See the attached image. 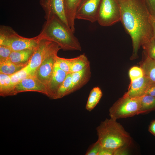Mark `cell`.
Listing matches in <instances>:
<instances>
[{"label": "cell", "mask_w": 155, "mask_h": 155, "mask_svg": "<svg viewBox=\"0 0 155 155\" xmlns=\"http://www.w3.org/2000/svg\"><path fill=\"white\" fill-rule=\"evenodd\" d=\"M60 49L59 45L55 43L35 73L34 77L46 88L53 71L58 52Z\"/></svg>", "instance_id": "obj_7"}, {"label": "cell", "mask_w": 155, "mask_h": 155, "mask_svg": "<svg viewBox=\"0 0 155 155\" xmlns=\"http://www.w3.org/2000/svg\"><path fill=\"white\" fill-rule=\"evenodd\" d=\"M101 0H82L77 9L76 19L94 23L97 21L98 11Z\"/></svg>", "instance_id": "obj_9"}, {"label": "cell", "mask_w": 155, "mask_h": 155, "mask_svg": "<svg viewBox=\"0 0 155 155\" xmlns=\"http://www.w3.org/2000/svg\"><path fill=\"white\" fill-rule=\"evenodd\" d=\"M103 95L101 89L98 86L94 87L90 91L86 102L85 108L91 111L98 103Z\"/></svg>", "instance_id": "obj_18"}, {"label": "cell", "mask_w": 155, "mask_h": 155, "mask_svg": "<svg viewBox=\"0 0 155 155\" xmlns=\"http://www.w3.org/2000/svg\"><path fill=\"white\" fill-rule=\"evenodd\" d=\"M155 109V96L145 94L141 97L139 114L149 113Z\"/></svg>", "instance_id": "obj_22"}, {"label": "cell", "mask_w": 155, "mask_h": 155, "mask_svg": "<svg viewBox=\"0 0 155 155\" xmlns=\"http://www.w3.org/2000/svg\"><path fill=\"white\" fill-rule=\"evenodd\" d=\"M74 33L55 15L46 20L37 36L39 40L46 39L56 43L64 51H81V44Z\"/></svg>", "instance_id": "obj_2"}, {"label": "cell", "mask_w": 155, "mask_h": 155, "mask_svg": "<svg viewBox=\"0 0 155 155\" xmlns=\"http://www.w3.org/2000/svg\"><path fill=\"white\" fill-rule=\"evenodd\" d=\"M26 66L16 64L11 61L9 58L0 60V73L11 75Z\"/></svg>", "instance_id": "obj_19"}, {"label": "cell", "mask_w": 155, "mask_h": 155, "mask_svg": "<svg viewBox=\"0 0 155 155\" xmlns=\"http://www.w3.org/2000/svg\"><path fill=\"white\" fill-rule=\"evenodd\" d=\"M39 3L44 11L46 20L56 15L69 27L65 14L63 0H39Z\"/></svg>", "instance_id": "obj_10"}, {"label": "cell", "mask_w": 155, "mask_h": 155, "mask_svg": "<svg viewBox=\"0 0 155 155\" xmlns=\"http://www.w3.org/2000/svg\"><path fill=\"white\" fill-rule=\"evenodd\" d=\"M121 22L132 39V57H136L141 46L153 38L151 14L145 0L119 1Z\"/></svg>", "instance_id": "obj_1"}, {"label": "cell", "mask_w": 155, "mask_h": 155, "mask_svg": "<svg viewBox=\"0 0 155 155\" xmlns=\"http://www.w3.org/2000/svg\"><path fill=\"white\" fill-rule=\"evenodd\" d=\"M124 0H119V1H123Z\"/></svg>", "instance_id": "obj_36"}, {"label": "cell", "mask_w": 155, "mask_h": 155, "mask_svg": "<svg viewBox=\"0 0 155 155\" xmlns=\"http://www.w3.org/2000/svg\"><path fill=\"white\" fill-rule=\"evenodd\" d=\"M121 11L119 0H101L97 21L103 26H112L121 21Z\"/></svg>", "instance_id": "obj_6"}, {"label": "cell", "mask_w": 155, "mask_h": 155, "mask_svg": "<svg viewBox=\"0 0 155 155\" xmlns=\"http://www.w3.org/2000/svg\"><path fill=\"white\" fill-rule=\"evenodd\" d=\"M71 80V73L67 74L65 80L59 89L55 99L61 98L69 94Z\"/></svg>", "instance_id": "obj_23"}, {"label": "cell", "mask_w": 155, "mask_h": 155, "mask_svg": "<svg viewBox=\"0 0 155 155\" xmlns=\"http://www.w3.org/2000/svg\"><path fill=\"white\" fill-rule=\"evenodd\" d=\"M102 146L97 140L90 145L85 153L86 155H98Z\"/></svg>", "instance_id": "obj_28"}, {"label": "cell", "mask_w": 155, "mask_h": 155, "mask_svg": "<svg viewBox=\"0 0 155 155\" xmlns=\"http://www.w3.org/2000/svg\"><path fill=\"white\" fill-rule=\"evenodd\" d=\"M127 148H123L114 150V155H126L128 154Z\"/></svg>", "instance_id": "obj_32"}, {"label": "cell", "mask_w": 155, "mask_h": 155, "mask_svg": "<svg viewBox=\"0 0 155 155\" xmlns=\"http://www.w3.org/2000/svg\"><path fill=\"white\" fill-rule=\"evenodd\" d=\"M56 63L61 70L67 74L71 73V58H62L57 56L56 58Z\"/></svg>", "instance_id": "obj_25"}, {"label": "cell", "mask_w": 155, "mask_h": 155, "mask_svg": "<svg viewBox=\"0 0 155 155\" xmlns=\"http://www.w3.org/2000/svg\"><path fill=\"white\" fill-rule=\"evenodd\" d=\"M141 97H130L123 96L109 109L110 118L116 120L139 115Z\"/></svg>", "instance_id": "obj_5"}, {"label": "cell", "mask_w": 155, "mask_h": 155, "mask_svg": "<svg viewBox=\"0 0 155 155\" xmlns=\"http://www.w3.org/2000/svg\"><path fill=\"white\" fill-rule=\"evenodd\" d=\"M114 150L102 146L98 155H114Z\"/></svg>", "instance_id": "obj_31"}, {"label": "cell", "mask_w": 155, "mask_h": 155, "mask_svg": "<svg viewBox=\"0 0 155 155\" xmlns=\"http://www.w3.org/2000/svg\"><path fill=\"white\" fill-rule=\"evenodd\" d=\"M71 73V83L69 94L80 89L89 82L91 73L90 65L81 71Z\"/></svg>", "instance_id": "obj_13"}, {"label": "cell", "mask_w": 155, "mask_h": 155, "mask_svg": "<svg viewBox=\"0 0 155 155\" xmlns=\"http://www.w3.org/2000/svg\"><path fill=\"white\" fill-rule=\"evenodd\" d=\"M55 43L46 39L39 40L29 63L25 67L30 76H34L38 68Z\"/></svg>", "instance_id": "obj_8"}, {"label": "cell", "mask_w": 155, "mask_h": 155, "mask_svg": "<svg viewBox=\"0 0 155 155\" xmlns=\"http://www.w3.org/2000/svg\"><path fill=\"white\" fill-rule=\"evenodd\" d=\"M29 76H30L29 75L25 67L15 73L10 75L11 85L13 89L14 86L16 84L24 79Z\"/></svg>", "instance_id": "obj_24"}, {"label": "cell", "mask_w": 155, "mask_h": 155, "mask_svg": "<svg viewBox=\"0 0 155 155\" xmlns=\"http://www.w3.org/2000/svg\"><path fill=\"white\" fill-rule=\"evenodd\" d=\"M82 0H63L65 14L68 26L71 30L75 31V15Z\"/></svg>", "instance_id": "obj_15"}, {"label": "cell", "mask_w": 155, "mask_h": 155, "mask_svg": "<svg viewBox=\"0 0 155 155\" xmlns=\"http://www.w3.org/2000/svg\"><path fill=\"white\" fill-rule=\"evenodd\" d=\"M152 15L155 16V0H145Z\"/></svg>", "instance_id": "obj_30"}, {"label": "cell", "mask_w": 155, "mask_h": 155, "mask_svg": "<svg viewBox=\"0 0 155 155\" xmlns=\"http://www.w3.org/2000/svg\"><path fill=\"white\" fill-rule=\"evenodd\" d=\"M96 129L97 141L103 147L115 150L128 148L131 144L130 136L116 120L106 119L101 122Z\"/></svg>", "instance_id": "obj_3"}, {"label": "cell", "mask_w": 155, "mask_h": 155, "mask_svg": "<svg viewBox=\"0 0 155 155\" xmlns=\"http://www.w3.org/2000/svg\"><path fill=\"white\" fill-rule=\"evenodd\" d=\"M26 92H38L49 97L46 87L34 76L28 77L16 84L13 87L12 95Z\"/></svg>", "instance_id": "obj_11"}, {"label": "cell", "mask_w": 155, "mask_h": 155, "mask_svg": "<svg viewBox=\"0 0 155 155\" xmlns=\"http://www.w3.org/2000/svg\"><path fill=\"white\" fill-rule=\"evenodd\" d=\"M129 75L131 83L143 77L144 74L141 67L135 66L130 69Z\"/></svg>", "instance_id": "obj_26"}, {"label": "cell", "mask_w": 155, "mask_h": 155, "mask_svg": "<svg viewBox=\"0 0 155 155\" xmlns=\"http://www.w3.org/2000/svg\"><path fill=\"white\" fill-rule=\"evenodd\" d=\"M142 46L147 56L155 60V40L153 38L144 44Z\"/></svg>", "instance_id": "obj_27"}, {"label": "cell", "mask_w": 155, "mask_h": 155, "mask_svg": "<svg viewBox=\"0 0 155 155\" xmlns=\"http://www.w3.org/2000/svg\"><path fill=\"white\" fill-rule=\"evenodd\" d=\"M39 40L37 36L32 38L23 37L10 26H0V45L7 46L12 51L34 49L37 46Z\"/></svg>", "instance_id": "obj_4"}, {"label": "cell", "mask_w": 155, "mask_h": 155, "mask_svg": "<svg viewBox=\"0 0 155 155\" xmlns=\"http://www.w3.org/2000/svg\"><path fill=\"white\" fill-rule=\"evenodd\" d=\"M151 84L144 75L130 83L127 92L124 96L130 97H140L145 95Z\"/></svg>", "instance_id": "obj_14"}, {"label": "cell", "mask_w": 155, "mask_h": 155, "mask_svg": "<svg viewBox=\"0 0 155 155\" xmlns=\"http://www.w3.org/2000/svg\"><path fill=\"white\" fill-rule=\"evenodd\" d=\"M34 49H27L12 51L9 59L13 63L17 65L26 66L29 63L34 51Z\"/></svg>", "instance_id": "obj_16"}, {"label": "cell", "mask_w": 155, "mask_h": 155, "mask_svg": "<svg viewBox=\"0 0 155 155\" xmlns=\"http://www.w3.org/2000/svg\"><path fill=\"white\" fill-rule=\"evenodd\" d=\"M149 131L155 136V120L151 122L149 127Z\"/></svg>", "instance_id": "obj_35"}, {"label": "cell", "mask_w": 155, "mask_h": 155, "mask_svg": "<svg viewBox=\"0 0 155 155\" xmlns=\"http://www.w3.org/2000/svg\"><path fill=\"white\" fill-rule=\"evenodd\" d=\"M13 88L10 75L0 73V95L6 96L12 95Z\"/></svg>", "instance_id": "obj_21"}, {"label": "cell", "mask_w": 155, "mask_h": 155, "mask_svg": "<svg viewBox=\"0 0 155 155\" xmlns=\"http://www.w3.org/2000/svg\"><path fill=\"white\" fill-rule=\"evenodd\" d=\"M71 59V73L81 71L90 65V61L84 54Z\"/></svg>", "instance_id": "obj_20"}, {"label": "cell", "mask_w": 155, "mask_h": 155, "mask_svg": "<svg viewBox=\"0 0 155 155\" xmlns=\"http://www.w3.org/2000/svg\"><path fill=\"white\" fill-rule=\"evenodd\" d=\"M150 22L152 27L153 38L155 40V16L151 14Z\"/></svg>", "instance_id": "obj_33"}, {"label": "cell", "mask_w": 155, "mask_h": 155, "mask_svg": "<svg viewBox=\"0 0 155 155\" xmlns=\"http://www.w3.org/2000/svg\"><path fill=\"white\" fill-rule=\"evenodd\" d=\"M12 51L9 48L2 45H0V60L9 58Z\"/></svg>", "instance_id": "obj_29"}, {"label": "cell", "mask_w": 155, "mask_h": 155, "mask_svg": "<svg viewBox=\"0 0 155 155\" xmlns=\"http://www.w3.org/2000/svg\"><path fill=\"white\" fill-rule=\"evenodd\" d=\"M151 84H155V60L147 56L141 67Z\"/></svg>", "instance_id": "obj_17"}, {"label": "cell", "mask_w": 155, "mask_h": 155, "mask_svg": "<svg viewBox=\"0 0 155 155\" xmlns=\"http://www.w3.org/2000/svg\"><path fill=\"white\" fill-rule=\"evenodd\" d=\"M146 94L155 96V84H152L150 85Z\"/></svg>", "instance_id": "obj_34"}, {"label": "cell", "mask_w": 155, "mask_h": 155, "mask_svg": "<svg viewBox=\"0 0 155 155\" xmlns=\"http://www.w3.org/2000/svg\"><path fill=\"white\" fill-rule=\"evenodd\" d=\"M67 74L55 63L53 71L47 86L49 97L55 99L57 92Z\"/></svg>", "instance_id": "obj_12"}]
</instances>
